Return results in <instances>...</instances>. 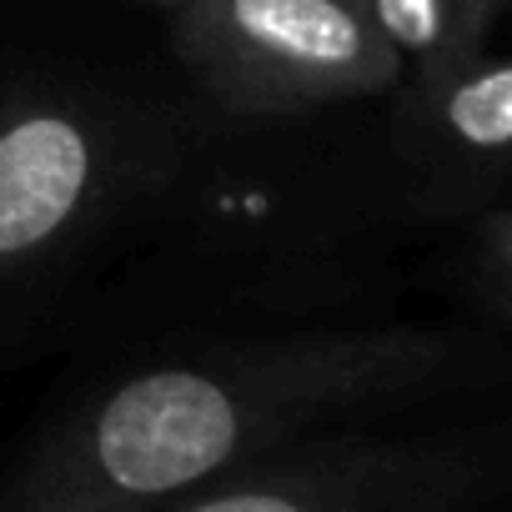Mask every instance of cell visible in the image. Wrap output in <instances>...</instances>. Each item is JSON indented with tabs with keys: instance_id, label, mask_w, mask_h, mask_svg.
I'll list each match as a JSON object with an SVG mask.
<instances>
[{
	"instance_id": "cell-1",
	"label": "cell",
	"mask_w": 512,
	"mask_h": 512,
	"mask_svg": "<svg viewBox=\"0 0 512 512\" xmlns=\"http://www.w3.org/2000/svg\"><path fill=\"white\" fill-rule=\"evenodd\" d=\"M507 342L482 322H382L196 347L61 407L16 457L0 512H161L337 427L492 392Z\"/></svg>"
},
{
	"instance_id": "cell-2",
	"label": "cell",
	"mask_w": 512,
	"mask_h": 512,
	"mask_svg": "<svg viewBox=\"0 0 512 512\" xmlns=\"http://www.w3.org/2000/svg\"><path fill=\"white\" fill-rule=\"evenodd\" d=\"M512 477L507 422L337 427L246 462L161 512H477Z\"/></svg>"
},
{
	"instance_id": "cell-3",
	"label": "cell",
	"mask_w": 512,
	"mask_h": 512,
	"mask_svg": "<svg viewBox=\"0 0 512 512\" xmlns=\"http://www.w3.org/2000/svg\"><path fill=\"white\" fill-rule=\"evenodd\" d=\"M171 46L231 121H297L402 81L357 0H181Z\"/></svg>"
},
{
	"instance_id": "cell-4",
	"label": "cell",
	"mask_w": 512,
	"mask_h": 512,
	"mask_svg": "<svg viewBox=\"0 0 512 512\" xmlns=\"http://www.w3.org/2000/svg\"><path fill=\"white\" fill-rule=\"evenodd\" d=\"M146 121L86 91H26L0 101V287L71 256L121 196L151 176Z\"/></svg>"
},
{
	"instance_id": "cell-5",
	"label": "cell",
	"mask_w": 512,
	"mask_h": 512,
	"mask_svg": "<svg viewBox=\"0 0 512 512\" xmlns=\"http://www.w3.org/2000/svg\"><path fill=\"white\" fill-rule=\"evenodd\" d=\"M392 146L432 216H467L502 196L512 156V66L497 46L442 71L402 76Z\"/></svg>"
},
{
	"instance_id": "cell-6",
	"label": "cell",
	"mask_w": 512,
	"mask_h": 512,
	"mask_svg": "<svg viewBox=\"0 0 512 512\" xmlns=\"http://www.w3.org/2000/svg\"><path fill=\"white\" fill-rule=\"evenodd\" d=\"M372 31L397 51L402 76L442 71L482 56L507 16V0H357Z\"/></svg>"
},
{
	"instance_id": "cell-7",
	"label": "cell",
	"mask_w": 512,
	"mask_h": 512,
	"mask_svg": "<svg viewBox=\"0 0 512 512\" xmlns=\"http://www.w3.org/2000/svg\"><path fill=\"white\" fill-rule=\"evenodd\" d=\"M472 297L482 302V327L507 332L512 317V221L507 201L472 211Z\"/></svg>"
},
{
	"instance_id": "cell-8",
	"label": "cell",
	"mask_w": 512,
	"mask_h": 512,
	"mask_svg": "<svg viewBox=\"0 0 512 512\" xmlns=\"http://www.w3.org/2000/svg\"><path fill=\"white\" fill-rule=\"evenodd\" d=\"M151 6H166L171 11V6H181V0H151Z\"/></svg>"
}]
</instances>
